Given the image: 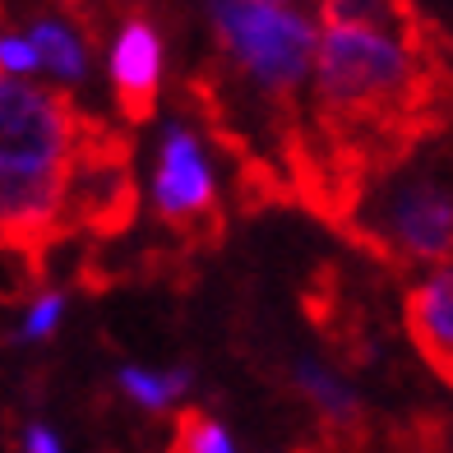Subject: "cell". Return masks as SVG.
Instances as JSON below:
<instances>
[{"label":"cell","instance_id":"6da1fadb","mask_svg":"<svg viewBox=\"0 0 453 453\" xmlns=\"http://www.w3.org/2000/svg\"><path fill=\"white\" fill-rule=\"evenodd\" d=\"M88 116L65 93L19 84L0 70V245L42 264V245L65 226V185Z\"/></svg>","mask_w":453,"mask_h":453},{"label":"cell","instance_id":"7a4b0ae2","mask_svg":"<svg viewBox=\"0 0 453 453\" xmlns=\"http://www.w3.org/2000/svg\"><path fill=\"white\" fill-rule=\"evenodd\" d=\"M209 14L226 60L269 102L292 111L305 74H311L315 28L269 0H209Z\"/></svg>","mask_w":453,"mask_h":453},{"label":"cell","instance_id":"3957f363","mask_svg":"<svg viewBox=\"0 0 453 453\" xmlns=\"http://www.w3.org/2000/svg\"><path fill=\"white\" fill-rule=\"evenodd\" d=\"M365 180H380L384 195H370V190H357L375 199V218H370V236L365 245L384 259H421L430 269L449 264V185L421 167V172H398L388 176L375 172ZM357 209V203H352Z\"/></svg>","mask_w":453,"mask_h":453},{"label":"cell","instance_id":"277c9868","mask_svg":"<svg viewBox=\"0 0 453 453\" xmlns=\"http://www.w3.org/2000/svg\"><path fill=\"white\" fill-rule=\"evenodd\" d=\"M153 209L180 236L203 232L213 241L222 232L213 172L199 153V139L185 126H172L162 134V157H157V172H153Z\"/></svg>","mask_w":453,"mask_h":453},{"label":"cell","instance_id":"5b68a950","mask_svg":"<svg viewBox=\"0 0 453 453\" xmlns=\"http://www.w3.org/2000/svg\"><path fill=\"white\" fill-rule=\"evenodd\" d=\"M111 84H116V111L139 126L157 107V84H162V37L149 19H126L111 51Z\"/></svg>","mask_w":453,"mask_h":453},{"label":"cell","instance_id":"8992f818","mask_svg":"<svg viewBox=\"0 0 453 453\" xmlns=\"http://www.w3.org/2000/svg\"><path fill=\"white\" fill-rule=\"evenodd\" d=\"M449 301H453V278H449V264H440L426 282H417L407 292V334L411 347L426 357V365L435 370L440 380L453 375V357H449V338H453V315H449Z\"/></svg>","mask_w":453,"mask_h":453},{"label":"cell","instance_id":"52a82bcc","mask_svg":"<svg viewBox=\"0 0 453 453\" xmlns=\"http://www.w3.org/2000/svg\"><path fill=\"white\" fill-rule=\"evenodd\" d=\"M28 47L37 56V70L65 79V84H79L88 74V56L79 47V37L65 24H56V19H37L28 28Z\"/></svg>","mask_w":453,"mask_h":453},{"label":"cell","instance_id":"ba28073f","mask_svg":"<svg viewBox=\"0 0 453 453\" xmlns=\"http://www.w3.org/2000/svg\"><path fill=\"white\" fill-rule=\"evenodd\" d=\"M296 384H301V394L324 411L328 426L361 430V403H357L352 388L334 375V370H324V365H315V361H301V365H296Z\"/></svg>","mask_w":453,"mask_h":453},{"label":"cell","instance_id":"9c48e42d","mask_svg":"<svg viewBox=\"0 0 453 453\" xmlns=\"http://www.w3.org/2000/svg\"><path fill=\"white\" fill-rule=\"evenodd\" d=\"M324 24H375V28H417L426 14L417 0H319Z\"/></svg>","mask_w":453,"mask_h":453},{"label":"cell","instance_id":"30bf717a","mask_svg":"<svg viewBox=\"0 0 453 453\" xmlns=\"http://www.w3.org/2000/svg\"><path fill=\"white\" fill-rule=\"evenodd\" d=\"M120 388L149 411H167L185 388H190V370H172V375H149V370L139 365H126L120 370Z\"/></svg>","mask_w":453,"mask_h":453},{"label":"cell","instance_id":"8fae6325","mask_svg":"<svg viewBox=\"0 0 453 453\" xmlns=\"http://www.w3.org/2000/svg\"><path fill=\"white\" fill-rule=\"evenodd\" d=\"M172 453H236V444L209 417V411L185 407L180 417H176V444H172Z\"/></svg>","mask_w":453,"mask_h":453},{"label":"cell","instance_id":"7c38bea8","mask_svg":"<svg viewBox=\"0 0 453 453\" xmlns=\"http://www.w3.org/2000/svg\"><path fill=\"white\" fill-rule=\"evenodd\" d=\"M60 311H65V296L60 292H47V296H37L33 301V311H28V324H24V342H37V338H47L51 328H56V319H60Z\"/></svg>","mask_w":453,"mask_h":453},{"label":"cell","instance_id":"4fadbf2b","mask_svg":"<svg viewBox=\"0 0 453 453\" xmlns=\"http://www.w3.org/2000/svg\"><path fill=\"white\" fill-rule=\"evenodd\" d=\"M0 70H5V74H33L37 70V56L28 47V37L0 33Z\"/></svg>","mask_w":453,"mask_h":453},{"label":"cell","instance_id":"5bb4252c","mask_svg":"<svg viewBox=\"0 0 453 453\" xmlns=\"http://www.w3.org/2000/svg\"><path fill=\"white\" fill-rule=\"evenodd\" d=\"M24 444H28V453H60V444H56V435H51L47 426H28Z\"/></svg>","mask_w":453,"mask_h":453},{"label":"cell","instance_id":"9a60e30c","mask_svg":"<svg viewBox=\"0 0 453 453\" xmlns=\"http://www.w3.org/2000/svg\"><path fill=\"white\" fill-rule=\"evenodd\" d=\"M269 5H287V0H269Z\"/></svg>","mask_w":453,"mask_h":453}]
</instances>
